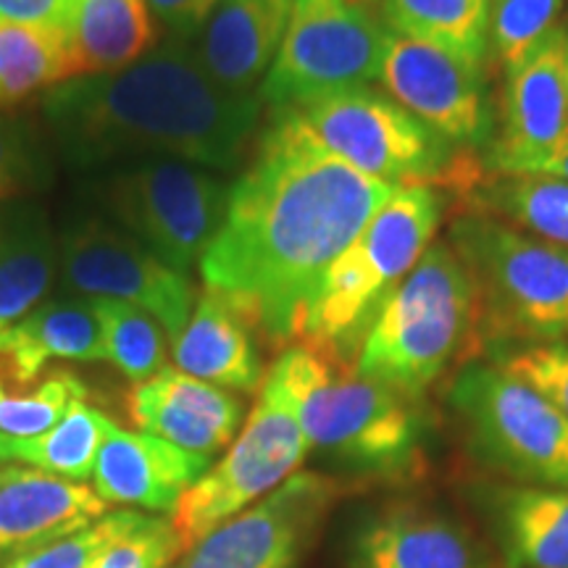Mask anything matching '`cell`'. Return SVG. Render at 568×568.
Wrapping results in <instances>:
<instances>
[{
  "instance_id": "cell-11",
  "label": "cell",
  "mask_w": 568,
  "mask_h": 568,
  "mask_svg": "<svg viewBox=\"0 0 568 568\" xmlns=\"http://www.w3.org/2000/svg\"><path fill=\"white\" fill-rule=\"evenodd\" d=\"M311 447L293 395L266 372L258 400L226 453L184 493L172 524L184 550L226 518L243 514L301 471Z\"/></svg>"
},
{
  "instance_id": "cell-18",
  "label": "cell",
  "mask_w": 568,
  "mask_h": 568,
  "mask_svg": "<svg viewBox=\"0 0 568 568\" xmlns=\"http://www.w3.org/2000/svg\"><path fill=\"white\" fill-rule=\"evenodd\" d=\"M213 458L195 456L166 439L132 432L105 418L103 445L98 450L92 489L109 506H132L151 514H172Z\"/></svg>"
},
{
  "instance_id": "cell-25",
  "label": "cell",
  "mask_w": 568,
  "mask_h": 568,
  "mask_svg": "<svg viewBox=\"0 0 568 568\" xmlns=\"http://www.w3.org/2000/svg\"><path fill=\"white\" fill-rule=\"evenodd\" d=\"M67 34L80 77L122 71L161 42L148 0H74Z\"/></svg>"
},
{
  "instance_id": "cell-3",
  "label": "cell",
  "mask_w": 568,
  "mask_h": 568,
  "mask_svg": "<svg viewBox=\"0 0 568 568\" xmlns=\"http://www.w3.org/2000/svg\"><path fill=\"white\" fill-rule=\"evenodd\" d=\"M293 395L311 450L361 479L400 481L424 460L418 403L316 345H293L268 368Z\"/></svg>"
},
{
  "instance_id": "cell-13",
  "label": "cell",
  "mask_w": 568,
  "mask_h": 568,
  "mask_svg": "<svg viewBox=\"0 0 568 568\" xmlns=\"http://www.w3.org/2000/svg\"><path fill=\"white\" fill-rule=\"evenodd\" d=\"M343 493L335 477L297 471L190 545L172 568H301Z\"/></svg>"
},
{
  "instance_id": "cell-1",
  "label": "cell",
  "mask_w": 568,
  "mask_h": 568,
  "mask_svg": "<svg viewBox=\"0 0 568 568\" xmlns=\"http://www.w3.org/2000/svg\"><path fill=\"white\" fill-rule=\"evenodd\" d=\"M395 190L332 155L293 111L274 113L197 264L205 287L230 295L266 347L287 351L305 335L326 268Z\"/></svg>"
},
{
  "instance_id": "cell-26",
  "label": "cell",
  "mask_w": 568,
  "mask_h": 568,
  "mask_svg": "<svg viewBox=\"0 0 568 568\" xmlns=\"http://www.w3.org/2000/svg\"><path fill=\"white\" fill-rule=\"evenodd\" d=\"M468 209L516 230L568 247V182L542 174H481L466 195Z\"/></svg>"
},
{
  "instance_id": "cell-15",
  "label": "cell",
  "mask_w": 568,
  "mask_h": 568,
  "mask_svg": "<svg viewBox=\"0 0 568 568\" xmlns=\"http://www.w3.org/2000/svg\"><path fill=\"white\" fill-rule=\"evenodd\" d=\"M568 132V27L552 30L508 69L503 134L489 155L493 174H529Z\"/></svg>"
},
{
  "instance_id": "cell-23",
  "label": "cell",
  "mask_w": 568,
  "mask_h": 568,
  "mask_svg": "<svg viewBox=\"0 0 568 568\" xmlns=\"http://www.w3.org/2000/svg\"><path fill=\"white\" fill-rule=\"evenodd\" d=\"M474 503L508 568H568V489L481 485Z\"/></svg>"
},
{
  "instance_id": "cell-8",
  "label": "cell",
  "mask_w": 568,
  "mask_h": 568,
  "mask_svg": "<svg viewBox=\"0 0 568 568\" xmlns=\"http://www.w3.org/2000/svg\"><path fill=\"white\" fill-rule=\"evenodd\" d=\"M95 193L109 222L169 268L187 274L222 230L232 184L187 161L142 159L105 169Z\"/></svg>"
},
{
  "instance_id": "cell-12",
  "label": "cell",
  "mask_w": 568,
  "mask_h": 568,
  "mask_svg": "<svg viewBox=\"0 0 568 568\" xmlns=\"http://www.w3.org/2000/svg\"><path fill=\"white\" fill-rule=\"evenodd\" d=\"M59 282L67 295L109 297L151 314L172 343L193 316L197 293L132 234L95 213H82L59 232Z\"/></svg>"
},
{
  "instance_id": "cell-40",
  "label": "cell",
  "mask_w": 568,
  "mask_h": 568,
  "mask_svg": "<svg viewBox=\"0 0 568 568\" xmlns=\"http://www.w3.org/2000/svg\"><path fill=\"white\" fill-rule=\"evenodd\" d=\"M372 3H374V6H382V3H385V0H372Z\"/></svg>"
},
{
  "instance_id": "cell-39",
  "label": "cell",
  "mask_w": 568,
  "mask_h": 568,
  "mask_svg": "<svg viewBox=\"0 0 568 568\" xmlns=\"http://www.w3.org/2000/svg\"><path fill=\"white\" fill-rule=\"evenodd\" d=\"M529 174H542V176H556V180L568 182V132L560 138V142L552 151L545 155L542 161L531 169Z\"/></svg>"
},
{
  "instance_id": "cell-22",
  "label": "cell",
  "mask_w": 568,
  "mask_h": 568,
  "mask_svg": "<svg viewBox=\"0 0 568 568\" xmlns=\"http://www.w3.org/2000/svg\"><path fill=\"white\" fill-rule=\"evenodd\" d=\"M55 361H105L101 324L90 297L67 295L40 303L17 324L0 329V382L27 387Z\"/></svg>"
},
{
  "instance_id": "cell-10",
  "label": "cell",
  "mask_w": 568,
  "mask_h": 568,
  "mask_svg": "<svg viewBox=\"0 0 568 568\" xmlns=\"http://www.w3.org/2000/svg\"><path fill=\"white\" fill-rule=\"evenodd\" d=\"M389 30L372 0H295L280 53L258 88L274 113L379 80Z\"/></svg>"
},
{
  "instance_id": "cell-17",
  "label": "cell",
  "mask_w": 568,
  "mask_h": 568,
  "mask_svg": "<svg viewBox=\"0 0 568 568\" xmlns=\"http://www.w3.org/2000/svg\"><path fill=\"white\" fill-rule=\"evenodd\" d=\"M126 414L140 432L195 456L213 458L243 429L245 403L230 389L169 366L153 379L132 387Z\"/></svg>"
},
{
  "instance_id": "cell-29",
  "label": "cell",
  "mask_w": 568,
  "mask_h": 568,
  "mask_svg": "<svg viewBox=\"0 0 568 568\" xmlns=\"http://www.w3.org/2000/svg\"><path fill=\"white\" fill-rule=\"evenodd\" d=\"M105 414L88 400H74L45 435L30 439L0 437V458L19 460L55 477L84 481L95 471L98 450L105 435Z\"/></svg>"
},
{
  "instance_id": "cell-32",
  "label": "cell",
  "mask_w": 568,
  "mask_h": 568,
  "mask_svg": "<svg viewBox=\"0 0 568 568\" xmlns=\"http://www.w3.org/2000/svg\"><path fill=\"white\" fill-rule=\"evenodd\" d=\"M564 0H489V45L503 69L521 63L560 27Z\"/></svg>"
},
{
  "instance_id": "cell-6",
  "label": "cell",
  "mask_w": 568,
  "mask_h": 568,
  "mask_svg": "<svg viewBox=\"0 0 568 568\" xmlns=\"http://www.w3.org/2000/svg\"><path fill=\"white\" fill-rule=\"evenodd\" d=\"M479 303V347L568 343V247L545 243L487 213L450 224Z\"/></svg>"
},
{
  "instance_id": "cell-27",
  "label": "cell",
  "mask_w": 568,
  "mask_h": 568,
  "mask_svg": "<svg viewBox=\"0 0 568 568\" xmlns=\"http://www.w3.org/2000/svg\"><path fill=\"white\" fill-rule=\"evenodd\" d=\"M77 77L67 32L0 19V113Z\"/></svg>"
},
{
  "instance_id": "cell-30",
  "label": "cell",
  "mask_w": 568,
  "mask_h": 568,
  "mask_svg": "<svg viewBox=\"0 0 568 568\" xmlns=\"http://www.w3.org/2000/svg\"><path fill=\"white\" fill-rule=\"evenodd\" d=\"M90 301L101 324L105 361H111L126 379L140 385L169 368L172 337L151 314L138 305L109 301V297H90Z\"/></svg>"
},
{
  "instance_id": "cell-19",
  "label": "cell",
  "mask_w": 568,
  "mask_h": 568,
  "mask_svg": "<svg viewBox=\"0 0 568 568\" xmlns=\"http://www.w3.org/2000/svg\"><path fill=\"white\" fill-rule=\"evenodd\" d=\"M109 514L95 489L32 466L0 468V566Z\"/></svg>"
},
{
  "instance_id": "cell-5",
  "label": "cell",
  "mask_w": 568,
  "mask_h": 568,
  "mask_svg": "<svg viewBox=\"0 0 568 568\" xmlns=\"http://www.w3.org/2000/svg\"><path fill=\"white\" fill-rule=\"evenodd\" d=\"M443 213L437 187H397L326 268L297 345L326 347L353 361L382 305L435 243Z\"/></svg>"
},
{
  "instance_id": "cell-37",
  "label": "cell",
  "mask_w": 568,
  "mask_h": 568,
  "mask_svg": "<svg viewBox=\"0 0 568 568\" xmlns=\"http://www.w3.org/2000/svg\"><path fill=\"white\" fill-rule=\"evenodd\" d=\"M222 0H148L155 24L174 40H195Z\"/></svg>"
},
{
  "instance_id": "cell-31",
  "label": "cell",
  "mask_w": 568,
  "mask_h": 568,
  "mask_svg": "<svg viewBox=\"0 0 568 568\" xmlns=\"http://www.w3.org/2000/svg\"><path fill=\"white\" fill-rule=\"evenodd\" d=\"M74 400H88V387L71 372L51 368L45 379L27 387L0 382V437L30 439L45 435Z\"/></svg>"
},
{
  "instance_id": "cell-20",
  "label": "cell",
  "mask_w": 568,
  "mask_h": 568,
  "mask_svg": "<svg viewBox=\"0 0 568 568\" xmlns=\"http://www.w3.org/2000/svg\"><path fill=\"white\" fill-rule=\"evenodd\" d=\"M261 337L230 295L205 287L197 295L190 322L172 343V358L180 372L230 389L258 393L266 379Z\"/></svg>"
},
{
  "instance_id": "cell-4",
  "label": "cell",
  "mask_w": 568,
  "mask_h": 568,
  "mask_svg": "<svg viewBox=\"0 0 568 568\" xmlns=\"http://www.w3.org/2000/svg\"><path fill=\"white\" fill-rule=\"evenodd\" d=\"M474 351H479V303L471 274L450 243H432L368 326L355 368L418 403Z\"/></svg>"
},
{
  "instance_id": "cell-35",
  "label": "cell",
  "mask_w": 568,
  "mask_h": 568,
  "mask_svg": "<svg viewBox=\"0 0 568 568\" xmlns=\"http://www.w3.org/2000/svg\"><path fill=\"white\" fill-rule=\"evenodd\" d=\"M182 552L184 542L172 521L140 514L134 527L113 539L90 568H172Z\"/></svg>"
},
{
  "instance_id": "cell-33",
  "label": "cell",
  "mask_w": 568,
  "mask_h": 568,
  "mask_svg": "<svg viewBox=\"0 0 568 568\" xmlns=\"http://www.w3.org/2000/svg\"><path fill=\"white\" fill-rule=\"evenodd\" d=\"M51 184V155L38 130L0 113V205L30 197Z\"/></svg>"
},
{
  "instance_id": "cell-9",
  "label": "cell",
  "mask_w": 568,
  "mask_h": 568,
  "mask_svg": "<svg viewBox=\"0 0 568 568\" xmlns=\"http://www.w3.org/2000/svg\"><path fill=\"white\" fill-rule=\"evenodd\" d=\"M447 400L487 468L514 485L568 489V418L529 385L497 364H468Z\"/></svg>"
},
{
  "instance_id": "cell-24",
  "label": "cell",
  "mask_w": 568,
  "mask_h": 568,
  "mask_svg": "<svg viewBox=\"0 0 568 568\" xmlns=\"http://www.w3.org/2000/svg\"><path fill=\"white\" fill-rule=\"evenodd\" d=\"M59 280V234L38 201L0 205V329L45 303Z\"/></svg>"
},
{
  "instance_id": "cell-34",
  "label": "cell",
  "mask_w": 568,
  "mask_h": 568,
  "mask_svg": "<svg viewBox=\"0 0 568 568\" xmlns=\"http://www.w3.org/2000/svg\"><path fill=\"white\" fill-rule=\"evenodd\" d=\"M138 518L140 510H113V514H105L74 535L61 537L30 552H21L0 568H90L92 560L101 556L113 539L132 529Z\"/></svg>"
},
{
  "instance_id": "cell-28",
  "label": "cell",
  "mask_w": 568,
  "mask_h": 568,
  "mask_svg": "<svg viewBox=\"0 0 568 568\" xmlns=\"http://www.w3.org/2000/svg\"><path fill=\"white\" fill-rule=\"evenodd\" d=\"M387 30L485 63L489 51V0H385Z\"/></svg>"
},
{
  "instance_id": "cell-16",
  "label": "cell",
  "mask_w": 568,
  "mask_h": 568,
  "mask_svg": "<svg viewBox=\"0 0 568 568\" xmlns=\"http://www.w3.org/2000/svg\"><path fill=\"white\" fill-rule=\"evenodd\" d=\"M481 539L460 518L422 500H393L361 518L351 568H487Z\"/></svg>"
},
{
  "instance_id": "cell-36",
  "label": "cell",
  "mask_w": 568,
  "mask_h": 568,
  "mask_svg": "<svg viewBox=\"0 0 568 568\" xmlns=\"http://www.w3.org/2000/svg\"><path fill=\"white\" fill-rule=\"evenodd\" d=\"M497 366L529 385L568 418V343L516 347L497 355Z\"/></svg>"
},
{
  "instance_id": "cell-21",
  "label": "cell",
  "mask_w": 568,
  "mask_h": 568,
  "mask_svg": "<svg viewBox=\"0 0 568 568\" xmlns=\"http://www.w3.org/2000/svg\"><path fill=\"white\" fill-rule=\"evenodd\" d=\"M295 0H222L195 42L197 59L224 90L251 95L280 53Z\"/></svg>"
},
{
  "instance_id": "cell-38",
  "label": "cell",
  "mask_w": 568,
  "mask_h": 568,
  "mask_svg": "<svg viewBox=\"0 0 568 568\" xmlns=\"http://www.w3.org/2000/svg\"><path fill=\"white\" fill-rule=\"evenodd\" d=\"M71 3L74 0H0V19L67 32Z\"/></svg>"
},
{
  "instance_id": "cell-14",
  "label": "cell",
  "mask_w": 568,
  "mask_h": 568,
  "mask_svg": "<svg viewBox=\"0 0 568 568\" xmlns=\"http://www.w3.org/2000/svg\"><path fill=\"white\" fill-rule=\"evenodd\" d=\"M379 82L403 109L468 151L487 134L485 63L389 32Z\"/></svg>"
},
{
  "instance_id": "cell-7",
  "label": "cell",
  "mask_w": 568,
  "mask_h": 568,
  "mask_svg": "<svg viewBox=\"0 0 568 568\" xmlns=\"http://www.w3.org/2000/svg\"><path fill=\"white\" fill-rule=\"evenodd\" d=\"M293 113L326 151L374 182L450 187L468 195L485 174L471 153L450 145L395 98L374 88L335 92Z\"/></svg>"
},
{
  "instance_id": "cell-2",
  "label": "cell",
  "mask_w": 568,
  "mask_h": 568,
  "mask_svg": "<svg viewBox=\"0 0 568 568\" xmlns=\"http://www.w3.org/2000/svg\"><path fill=\"white\" fill-rule=\"evenodd\" d=\"M40 111L77 172L176 159L222 174L253 153L264 101L224 90L197 59L195 40L169 38L122 71L48 90Z\"/></svg>"
}]
</instances>
